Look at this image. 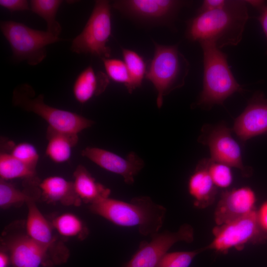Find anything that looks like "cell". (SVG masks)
Here are the masks:
<instances>
[{
	"instance_id": "obj_1",
	"label": "cell",
	"mask_w": 267,
	"mask_h": 267,
	"mask_svg": "<svg viewBox=\"0 0 267 267\" xmlns=\"http://www.w3.org/2000/svg\"><path fill=\"white\" fill-rule=\"evenodd\" d=\"M248 19L245 0H227L222 8L197 14L189 19L185 37L193 42H212L220 49L237 45Z\"/></svg>"
},
{
	"instance_id": "obj_2",
	"label": "cell",
	"mask_w": 267,
	"mask_h": 267,
	"mask_svg": "<svg viewBox=\"0 0 267 267\" xmlns=\"http://www.w3.org/2000/svg\"><path fill=\"white\" fill-rule=\"evenodd\" d=\"M89 209L117 225L137 227L141 235L150 237L159 232L166 213L164 206L146 196L129 202L108 197L90 204Z\"/></svg>"
},
{
	"instance_id": "obj_3",
	"label": "cell",
	"mask_w": 267,
	"mask_h": 267,
	"mask_svg": "<svg viewBox=\"0 0 267 267\" xmlns=\"http://www.w3.org/2000/svg\"><path fill=\"white\" fill-rule=\"evenodd\" d=\"M199 43L203 53V84L195 105L209 109L222 104L234 93L243 89L230 70L227 55L212 42Z\"/></svg>"
},
{
	"instance_id": "obj_4",
	"label": "cell",
	"mask_w": 267,
	"mask_h": 267,
	"mask_svg": "<svg viewBox=\"0 0 267 267\" xmlns=\"http://www.w3.org/2000/svg\"><path fill=\"white\" fill-rule=\"evenodd\" d=\"M152 41L154 52L147 64L145 78L156 90V104L160 108L165 96L184 85L190 64L178 45H163Z\"/></svg>"
},
{
	"instance_id": "obj_5",
	"label": "cell",
	"mask_w": 267,
	"mask_h": 267,
	"mask_svg": "<svg viewBox=\"0 0 267 267\" xmlns=\"http://www.w3.org/2000/svg\"><path fill=\"white\" fill-rule=\"evenodd\" d=\"M14 106L37 114L48 124V127L61 132L77 134L92 126L94 122L76 113L52 107L44 103L42 94L35 96L32 87L24 84L13 90Z\"/></svg>"
},
{
	"instance_id": "obj_6",
	"label": "cell",
	"mask_w": 267,
	"mask_h": 267,
	"mask_svg": "<svg viewBox=\"0 0 267 267\" xmlns=\"http://www.w3.org/2000/svg\"><path fill=\"white\" fill-rule=\"evenodd\" d=\"M0 29L18 61H26L30 65L40 63L46 57L45 47L62 41L47 30H36L14 21H1Z\"/></svg>"
},
{
	"instance_id": "obj_7",
	"label": "cell",
	"mask_w": 267,
	"mask_h": 267,
	"mask_svg": "<svg viewBox=\"0 0 267 267\" xmlns=\"http://www.w3.org/2000/svg\"><path fill=\"white\" fill-rule=\"evenodd\" d=\"M111 5L106 0H96L92 12L81 33L72 43L71 50L78 54L110 58L107 43L111 35Z\"/></svg>"
},
{
	"instance_id": "obj_8",
	"label": "cell",
	"mask_w": 267,
	"mask_h": 267,
	"mask_svg": "<svg viewBox=\"0 0 267 267\" xmlns=\"http://www.w3.org/2000/svg\"><path fill=\"white\" fill-rule=\"evenodd\" d=\"M214 238L205 248L217 252L225 254L234 248L241 250L247 244L260 243L267 238V232L261 227L257 211L221 225L213 229Z\"/></svg>"
},
{
	"instance_id": "obj_9",
	"label": "cell",
	"mask_w": 267,
	"mask_h": 267,
	"mask_svg": "<svg viewBox=\"0 0 267 267\" xmlns=\"http://www.w3.org/2000/svg\"><path fill=\"white\" fill-rule=\"evenodd\" d=\"M187 1L176 0H118L112 6L123 15L149 26L171 27Z\"/></svg>"
},
{
	"instance_id": "obj_10",
	"label": "cell",
	"mask_w": 267,
	"mask_h": 267,
	"mask_svg": "<svg viewBox=\"0 0 267 267\" xmlns=\"http://www.w3.org/2000/svg\"><path fill=\"white\" fill-rule=\"evenodd\" d=\"M150 237L149 242H141L137 251L122 267H157L161 258L175 243L192 242L194 230L190 225L184 224L176 231L159 232Z\"/></svg>"
},
{
	"instance_id": "obj_11",
	"label": "cell",
	"mask_w": 267,
	"mask_h": 267,
	"mask_svg": "<svg viewBox=\"0 0 267 267\" xmlns=\"http://www.w3.org/2000/svg\"><path fill=\"white\" fill-rule=\"evenodd\" d=\"M199 141L208 146L212 160L238 169L244 177L252 174V170L243 163L239 144L232 136L230 129L225 125L204 129Z\"/></svg>"
},
{
	"instance_id": "obj_12",
	"label": "cell",
	"mask_w": 267,
	"mask_h": 267,
	"mask_svg": "<svg viewBox=\"0 0 267 267\" xmlns=\"http://www.w3.org/2000/svg\"><path fill=\"white\" fill-rule=\"evenodd\" d=\"M81 154L102 169L122 176L128 184H132L134 178L143 168V161L134 152L125 157L95 147H87Z\"/></svg>"
},
{
	"instance_id": "obj_13",
	"label": "cell",
	"mask_w": 267,
	"mask_h": 267,
	"mask_svg": "<svg viewBox=\"0 0 267 267\" xmlns=\"http://www.w3.org/2000/svg\"><path fill=\"white\" fill-rule=\"evenodd\" d=\"M256 196L248 186L222 192L216 207L214 219L217 225L229 222L255 210Z\"/></svg>"
},
{
	"instance_id": "obj_14",
	"label": "cell",
	"mask_w": 267,
	"mask_h": 267,
	"mask_svg": "<svg viewBox=\"0 0 267 267\" xmlns=\"http://www.w3.org/2000/svg\"><path fill=\"white\" fill-rule=\"evenodd\" d=\"M233 130L242 141L267 133V100L256 93L234 123Z\"/></svg>"
},
{
	"instance_id": "obj_15",
	"label": "cell",
	"mask_w": 267,
	"mask_h": 267,
	"mask_svg": "<svg viewBox=\"0 0 267 267\" xmlns=\"http://www.w3.org/2000/svg\"><path fill=\"white\" fill-rule=\"evenodd\" d=\"M209 159H204L199 162L188 181V191L193 199V204L201 209L211 205L218 193V187L209 172Z\"/></svg>"
},
{
	"instance_id": "obj_16",
	"label": "cell",
	"mask_w": 267,
	"mask_h": 267,
	"mask_svg": "<svg viewBox=\"0 0 267 267\" xmlns=\"http://www.w3.org/2000/svg\"><path fill=\"white\" fill-rule=\"evenodd\" d=\"M10 260L14 267H40L47 265L49 248L27 236L15 239L9 245Z\"/></svg>"
},
{
	"instance_id": "obj_17",
	"label": "cell",
	"mask_w": 267,
	"mask_h": 267,
	"mask_svg": "<svg viewBox=\"0 0 267 267\" xmlns=\"http://www.w3.org/2000/svg\"><path fill=\"white\" fill-rule=\"evenodd\" d=\"M109 78L102 72H95L89 65L84 69L76 78L73 86L76 100L84 104L93 97L103 92L109 83Z\"/></svg>"
},
{
	"instance_id": "obj_18",
	"label": "cell",
	"mask_w": 267,
	"mask_h": 267,
	"mask_svg": "<svg viewBox=\"0 0 267 267\" xmlns=\"http://www.w3.org/2000/svg\"><path fill=\"white\" fill-rule=\"evenodd\" d=\"M73 176L74 188L81 201L92 204L109 197L110 189L96 181L83 165L78 166Z\"/></svg>"
},
{
	"instance_id": "obj_19",
	"label": "cell",
	"mask_w": 267,
	"mask_h": 267,
	"mask_svg": "<svg viewBox=\"0 0 267 267\" xmlns=\"http://www.w3.org/2000/svg\"><path fill=\"white\" fill-rule=\"evenodd\" d=\"M47 144L45 154L55 163H62L69 160L72 149L78 141V134L56 131L48 127L46 131Z\"/></svg>"
},
{
	"instance_id": "obj_20",
	"label": "cell",
	"mask_w": 267,
	"mask_h": 267,
	"mask_svg": "<svg viewBox=\"0 0 267 267\" xmlns=\"http://www.w3.org/2000/svg\"><path fill=\"white\" fill-rule=\"evenodd\" d=\"M39 187L43 195L49 201L66 205H78L82 201L76 194L73 182L61 177H47L39 184Z\"/></svg>"
},
{
	"instance_id": "obj_21",
	"label": "cell",
	"mask_w": 267,
	"mask_h": 267,
	"mask_svg": "<svg viewBox=\"0 0 267 267\" xmlns=\"http://www.w3.org/2000/svg\"><path fill=\"white\" fill-rule=\"evenodd\" d=\"M27 203L28 212L26 229L28 236L36 242L50 248L54 241L51 225L32 200Z\"/></svg>"
},
{
	"instance_id": "obj_22",
	"label": "cell",
	"mask_w": 267,
	"mask_h": 267,
	"mask_svg": "<svg viewBox=\"0 0 267 267\" xmlns=\"http://www.w3.org/2000/svg\"><path fill=\"white\" fill-rule=\"evenodd\" d=\"M35 168L16 159L10 153L0 152V179L7 180L19 178H31L35 176Z\"/></svg>"
},
{
	"instance_id": "obj_23",
	"label": "cell",
	"mask_w": 267,
	"mask_h": 267,
	"mask_svg": "<svg viewBox=\"0 0 267 267\" xmlns=\"http://www.w3.org/2000/svg\"><path fill=\"white\" fill-rule=\"evenodd\" d=\"M62 2L60 0H31L29 2L31 10L46 22L47 30L57 36L61 31V27L55 17Z\"/></svg>"
},
{
	"instance_id": "obj_24",
	"label": "cell",
	"mask_w": 267,
	"mask_h": 267,
	"mask_svg": "<svg viewBox=\"0 0 267 267\" xmlns=\"http://www.w3.org/2000/svg\"><path fill=\"white\" fill-rule=\"evenodd\" d=\"M121 49L134 90L141 86L145 78L148 63L141 55L134 50L124 47H121Z\"/></svg>"
},
{
	"instance_id": "obj_25",
	"label": "cell",
	"mask_w": 267,
	"mask_h": 267,
	"mask_svg": "<svg viewBox=\"0 0 267 267\" xmlns=\"http://www.w3.org/2000/svg\"><path fill=\"white\" fill-rule=\"evenodd\" d=\"M52 225L64 237L82 238L88 233V229L81 220L71 213H64L57 217L53 220Z\"/></svg>"
},
{
	"instance_id": "obj_26",
	"label": "cell",
	"mask_w": 267,
	"mask_h": 267,
	"mask_svg": "<svg viewBox=\"0 0 267 267\" xmlns=\"http://www.w3.org/2000/svg\"><path fill=\"white\" fill-rule=\"evenodd\" d=\"M106 75L113 81L125 86L128 92L133 91L132 81L127 66L124 61L117 58L102 59Z\"/></svg>"
},
{
	"instance_id": "obj_27",
	"label": "cell",
	"mask_w": 267,
	"mask_h": 267,
	"mask_svg": "<svg viewBox=\"0 0 267 267\" xmlns=\"http://www.w3.org/2000/svg\"><path fill=\"white\" fill-rule=\"evenodd\" d=\"M31 200V197L26 192L17 189L6 180L0 179V206L1 208L27 203Z\"/></svg>"
},
{
	"instance_id": "obj_28",
	"label": "cell",
	"mask_w": 267,
	"mask_h": 267,
	"mask_svg": "<svg viewBox=\"0 0 267 267\" xmlns=\"http://www.w3.org/2000/svg\"><path fill=\"white\" fill-rule=\"evenodd\" d=\"M205 250V248H202L190 251L167 252L157 267H189L194 258Z\"/></svg>"
},
{
	"instance_id": "obj_29",
	"label": "cell",
	"mask_w": 267,
	"mask_h": 267,
	"mask_svg": "<svg viewBox=\"0 0 267 267\" xmlns=\"http://www.w3.org/2000/svg\"><path fill=\"white\" fill-rule=\"evenodd\" d=\"M10 153L13 157L24 164L36 169L39 159V154L35 146L29 142L14 144L10 141Z\"/></svg>"
},
{
	"instance_id": "obj_30",
	"label": "cell",
	"mask_w": 267,
	"mask_h": 267,
	"mask_svg": "<svg viewBox=\"0 0 267 267\" xmlns=\"http://www.w3.org/2000/svg\"><path fill=\"white\" fill-rule=\"evenodd\" d=\"M208 170L211 177L217 187L226 188L233 180L231 167L222 163L209 159Z\"/></svg>"
},
{
	"instance_id": "obj_31",
	"label": "cell",
	"mask_w": 267,
	"mask_h": 267,
	"mask_svg": "<svg viewBox=\"0 0 267 267\" xmlns=\"http://www.w3.org/2000/svg\"><path fill=\"white\" fill-rule=\"evenodd\" d=\"M0 5L13 12L29 10L30 3L26 0H0Z\"/></svg>"
},
{
	"instance_id": "obj_32",
	"label": "cell",
	"mask_w": 267,
	"mask_h": 267,
	"mask_svg": "<svg viewBox=\"0 0 267 267\" xmlns=\"http://www.w3.org/2000/svg\"><path fill=\"white\" fill-rule=\"evenodd\" d=\"M226 2V0H204L197 10V14L222 8Z\"/></svg>"
},
{
	"instance_id": "obj_33",
	"label": "cell",
	"mask_w": 267,
	"mask_h": 267,
	"mask_svg": "<svg viewBox=\"0 0 267 267\" xmlns=\"http://www.w3.org/2000/svg\"><path fill=\"white\" fill-rule=\"evenodd\" d=\"M257 215L261 227L267 232V201L265 202L257 211Z\"/></svg>"
},
{
	"instance_id": "obj_34",
	"label": "cell",
	"mask_w": 267,
	"mask_h": 267,
	"mask_svg": "<svg viewBox=\"0 0 267 267\" xmlns=\"http://www.w3.org/2000/svg\"><path fill=\"white\" fill-rule=\"evenodd\" d=\"M260 15L257 17L259 21L267 40V5L260 11Z\"/></svg>"
},
{
	"instance_id": "obj_35",
	"label": "cell",
	"mask_w": 267,
	"mask_h": 267,
	"mask_svg": "<svg viewBox=\"0 0 267 267\" xmlns=\"http://www.w3.org/2000/svg\"><path fill=\"white\" fill-rule=\"evenodd\" d=\"M245 1L247 4H249L260 11L267 5L264 0H245Z\"/></svg>"
},
{
	"instance_id": "obj_36",
	"label": "cell",
	"mask_w": 267,
	"mask_h": 267,
	"mask_svg": "<svg viewBox=\"0 0 267 267\" xmlns=\"http://www.w3.org/2000/svg\"><path fill=\"white\" fill-rule=\"evenodd\" d=\"M10 261V257L3 251H1L0 253V267H8Z\"/></svg>"
}]
</instances>
